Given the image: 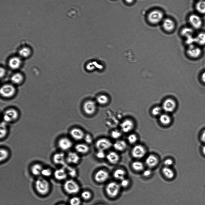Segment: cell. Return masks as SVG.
I'll return each instance as SVG.
<instances>
[{
	"mask_svg": "<svg viewBox=\"0 0 205 205\" xmlns=\"http://www.w3.org/2000/svg\"><path fill=\"white\" fill-rule=\"evenodd\" d=\"M35 187L36 191L39 194L45 195L49 192L50 185L47 179L44 178H40L35 181Z\"/></svg>",
	"mask_w": 205,
	"mask_h": 205,
	"instance_id": "obj_1",
	"label": "cell"
},
{
	"mask_svg": "<svg viewBox=\"0 0 205 205\" xmlns=\"http://www.w3.org/2000/svg\"><path fill=\"white\" fill-rule=\"evenodd\" d=\"M63 187L65 191L69 194H77L80 190L79 184L73 179H69L65 181Z\"/></svg>",
	"mask_w": 205,
	"mask_h": 205,
	"instance_id": "obj_2",
	"label": "cell"
},
{
	"mask_svg": "<svg viewBox=\"0 0 205 205\" xmlns=\"http://www.w3.org/2000/svg\"><path fill=\"white\" fill-rule=\"evenodd\" d=\"M120 187V185L116 182H110L107 184L106 187V194L109 197L114 198L119 194Z\"/></svg>",
	"mask_w": 205,
	"mask_h": 205,
	"instance_id": "obj_3",
	"label": "cell"
},
{
	"mask_svg": "<svg viewBox=\"0 0 205 205\" xmlns=\"http://www.w3.org/2000/svg\"><path fill=\"white\" fill-rule=\"evenodd\" d=\"M164 14L163 12L158 10L151 11L148 14V20L150 23L156 24L163 20Z\"/></svg>",
	"mask_w": 205,
	"mask_h": 205,
	"instance_id": "obj_4",
	"label": "cell"
},
{
	"mask_svg": "<svg viewBox=\"0 0 205 205\" xmlns=\"http://www.w3.org/2000/svg\"><path fill=\"white\" fill-rule=\"evenodd\" d=\"M113 145L109 139L103 137L98 139L96 141L95 146L97 150L104 151L111 148Z\"/></svg>",
	"mask_w": 205,
	"mask_h": 205,
	"instance_id": "obj_5",
	"label": "cell"
},
{
	"mask_svg": "<svg viewBox=\"0 0 205 205\" xmlns=\"http://www.w3.org/2000/svg\"><path fill=\"white\" fill-rule=\"evenodd\" d=\"M109 173L107 170L101 169L95 173L94 178L96 182L101 183L107 181L109 179Z\"/></svg>",
	"mask_w": 205,
	"mask_h": 205,
	"instance_id": "obj_6",
	"label": "cell"
},
{
	"mask_svg": "<svg viewBox=\"0 0 205 205\" xmlns=\"http://www.w3.org/2000/svg\"><path fill=\"white\" fill-rule=\"evenodd\" d=\"M73 143L68 137H66L60 138L58 140L57 145L59 148L64 151L70 149L73 146Z\"/></svg>",
	"mask_w": 205,
	"mask_h": 205,
	"instance_id": "obj_7",
	"label": "cell"
},
{
	"mask_svg": "<svg viewBox=\"0 0 205 205\" xmlns=\"http://www.w3.org/2000/svg\"><path fill=\"white\" fill-rule=\"evenodd\" d=\"M146 149L142 145L140 144L134 146L132 149L131 154L134 158L137 159L141 158L145 155Z\"/></svg>",
	"mask_w": 205,
	"mask_h": 205,
	"instance_id": "obj_8",
	"label": "cell"
},
{
	"mask_svg": "<svg viewBox=\"0 0 205 205\" xmlns=\"http://www.w3.org/2000/svg\"><path fill=\"white\" fill-rule=\"evenodd\" d=\"M188 21L193 29H199L202 26L203 21L202 19L196 14H191L188 18Z\"/></svg>",
	"mask_w": 205,
	"mask_h": 205,
	"instance_id": "obj_9",
	"label": "cell"
},
{
	"mask_svg": "<svg viewBox=\"0 0 205 205\" xmlns=\"http://www.w3.org/2000/svg\"><path fill=\"white\" fill-rule=\"evenodd\" d=\"M176 106V101L173 99L168 98L164 101L162 109L167 113H170L173 111L175 109Z\"/></svg>",
	"mask_w": 205,
	"mask_h": 205,
	"instance_id": "obj_10",
	"label": "cell"
},
{
	"mask_svg": "<svg viewBox=\"0 0 205 205\" xmlns=\"http://www.w3.org/2000/svg\"><path fill=\"white\" fill-rule=\"evenodd\" d=\"M80 160L79 154L75 151L69 152L66 156V162L70 164H77Z\"/></svg>",
	"mask_w": 205,
	"mask_h": 205,
	"instance_id": "obj_11",
	"label": "cell"
},
{
	"mask_svg": "<svg viewBox=\"0 0 205 205\" xmlns=\"http://www.w3.org/2000/svg\"><path fill=\"white\" fill-rule=\"evenodd\" d=\"M186 52L188 55L193 58H198L202 53L201 49L194 44L189 45Z\"/></svg>",
	"mask_w": 205,
	"mask_h": 205,
	"instance_id": "obj_12",
	"label": "cell"
},
{
	"mask_svg": "<svg viewBox=\"0 0 205 205\" xmlns=\"http://www.w3.org/2000/svg\"><path fill=\"white\" fill-rule=\"evenodd\" d=\"M83 109L84 112L87 114L92 115L95 113L96 110V103L93 101L88 100L84 104Z\"/></svg>",
	"mask_w": 205,
	"mask_h": 205,
	"instance_id": "obj_13",
	"label": "cell"
},
{
	"mask_svg": "<svg viewBox=\"0 0 205 205\" xmlns=\"http://www.w3.org/2000/svg\"><path fill=\"white\" fill-rule=\"evenodd\" d=\"M69 134L71 137L76 141H79L83 139L85 134L81 129L74 128L71 130Z\"/></svg>",
	"mask_w": 205,
	"mask_h": 205,
	"instance_id": "obj_14",
	"label": "cell"
},
{
	"mask_svg": "<svg viewBox=\"0 0 205 205\" xmlns=\"http://www.w3.org/2000/svg\"><path fill=\"white\" fill-rule=\"evenodd\" d=\"M15 89L11 85L6 84L3 86L0 89L1 95L5 97H10L15 93Z\"/></svg>",
	"mask_w": 205,
	"mask_h": 205,
	"instance_id": "obj_15",
	"label": "cell"
},
{
	"mask_svg": "<svg viewBox=\"0 0 205 205\" xmlns=\"http://www.w3.org/2000/svg\"><path fill=\"white\" fill-rule=\"evenodd\" d=\"M18 116L16 110L11 109L7 110L4 113L3 118L6 122H10L16 120Z\"/></svg>",
	"mask_w": 205,
	"mask_h": 205,
	"instance_id": "obj_16",
	"label": "cell"
},
{
	"mask_svg": "<svg viewBox=\"0 0 205 205\" xmlns=\"http://www.w3.org/2000/svg\"><path fill=\"white\" fill-rule=\"evenodd\" d=\"M106 158L109 163L113 165L117 164L120 160L119 154L114 151H111L107 154Z\"/></svg>",
	"mask_w": 205,
	"mask_h": 205,
	"instance_id": "obj_17",
	"label": "cell"
},
{
	"mask_svg": "<svg viewBox=\"0 0 205 205\" xmlns=\"http://www.w3.org/2000/svg\"><path fill=\"white\" fill-rule=\"evenodd\" d=\"M134 124L133 121L129 119L124 120L121 123L120 126L121 131L125 133L131 131L134 127Z\"/></svg>",
	"mask_w": 205,
	"mask_h": 205,
	"instance_id": "obj_18",
	"label": "cell"
},
{
	"mask_svg": "<svg viewBox=\"0 0 205 205\" xmlns=\"http://www.w3.org/2000/svg\"><path fill=\"white\" fill-rule=\"evenodd\" d=\"M74 149L79 154L85 155L89 152L90 148L88 145L85 143H79L75 145Z\"/></svg>",
	"mask_w": 205,
	"mask_h": 205,
	"instance_id": "obj_19",
	"label": "cell"
},
{
	"mask_svg": "<svg viewBox=\"0 0 205 205\" xmlns=\"http://www.w3.org/2000/svg\"><path fill=\"white\" fill-rule=\"evenodd\" d=\"M53 174L55 178L59 181L65 180L68 176L67 171L63 168L56 170Z\"/></svg>",
	"mask_w": 205,
	"mask_h": 205,
	"instance_id": "obj_20",
	"label": "cell"
},
{
	"mask_svg": "<svg viewBox=\"0 0 205 205\" xmlns=\"http://www.w3.org/2000/svg\"><path fill=\"white\" fill-rule=\"evenodd\" d=\"M53 161L56 164L63 165L66 162V157L63 152H57L53 155Z\"/></svg>",
	"mask_w": 205,
	"mask_h": 205,
	"instance_id": "obj_21",
	"label": "cell"
},
{
	"mask_svg": "<svg viewBox=\"0 0 205 205\" xmlns=\"http://www.w3.org/2000/svg\"><path fill=\"white\" fill-rule=\"evenodd\" d=\"M162 27L167 32H171L173 30L175 27L174 22L171 19L166 18L162 21Z\"/></svg>",
	"mask_w": 205,
	"mask_h": 205,
	"instance_id": "obj_22",
	"label": "cell"
},
{
	"mask_svg": "<svg viewBox=\"0 0 205 205\" xmlns=\"http://www.w3.org/2000/svg\"><path fill=\"white\" fill-rule=\"evenodd\" d=\"M159 160L158 158L155 155L150 154L146 158L145 162L147 165L150 167H153L158 164Z\"/></svg>",
	"mask_w": 205,
	"mask_h": 205,
	"instance_id": "obj_23",
	"label": "cell"
},
{
	"mask_svg": "<svg viewBox=\"0 0 205 205\" xmlns=\"http://www.w3.org/2000/svg\"><path fill=\"white\" fill-rule=\"evenodd\" d=\"M114 149L117 151L122 152L127 148V145L126 142L123 140H119L116 141L113 145Z\"/></svg>",
	"mask_w": 205,
	"mask_h": 205,
	"instance_id": "obj_24",
	"label": "cell"
},
{
	"mask_svg": "<svg viewBox=\"0 0 205 205\" xmlns=\"http://www.w3.org/2000/svg\"><path fill=\"white\" fill-rule=\"evenodd\" d=\"M44 167L40 163H35L32 165L30 167L31 173L33 175L38 176L41 175V173Z\"/></svg>",
	"mask_w": 205,
	"mask_h": 205,
	"instance_id": "obj_25",
	"label": "cell"
},
{
	"mask_svg": "<svg viewBox=\"0 0 205 205\" xmlns=\"http://www.w3.org/2000/svg\"><path fill=\"white\" fill-rule=\"evenodd\" d=\"M126 175V171L123 169L119 168L116 169L113 173V176L116 179L121 181L125 179Z\"/></svg>",
	"mask_w": 205,
	"mask_h": 205,
	"instance_id": "obj_26",
	"label": "cell"
},
{
	"mask_svg": "<svg viewBox=\"0 0 205 205\" xmlns=\"http://www.w3.org/2000/svg\"><path fill=\"white\" fill-rule=\"evenodd\" d=\"M21 63L20 59L18 57H14L11 58L9 61V65L12 69H16L18 68Z\"/></svg>",
	"mask_w": 205,
	"mask_h": 205,
	"instance_id": "obj_27",
	"label": "cell"
},
{
	"mask_svg": "<svg viewBox=\"0 0 205 205\" xmlns=\"http://www.w3.org/2000/svg\"><path fill=\"white\" fill-rule=\"evenodd\" d=\"M162 172L164 176L168 179H172L174 177V172L170 167H164L162 169Z\"/></svg>",
	"mask_w": 205,
	"mask_h": 205,
	"instance_id": "obj_28",
	"label": "cell"
},
{
	"mask_svg": "<svg viewBox=\"0 0 205 205\" xmlns=\"http://www.w3.org/2000/svg\"><path fill=\"white\" fill-rule=\"evenodd\" d=\"M195 43L200 45H205V32H200L194 37Z\"/></svg>",
	"mask_w": 205,
	"mask_h": 205,
	"instance_id": "obj_29",
	"label": "cell"
},
{
	"mask_svg": "<svg viewBox=\"0 0 205 205\" xmlns=\"http://www.w3.org/2000/svg\"><path fill=\"white\" fill-rule=\"evenodd\" d=\"M159 120L161 123L164 125H169L171 122V118L167 114H163L159 116Z\"/></svg>",
	"mask_w": 205,
	"mask_h": 205,
	"instance_id": "obj_30",
	"label": "cell"
},
{
	"mask_svg": "<svg viewBox=\"0 0 205 205\" xmlns=\"http://www.w3.org/2000/svg\"><path fill=\"white\" fill-rule=\"evenodd\" d=\"M196 10L199 13L205 14V1H200L198 2L195 5Z\"/></svg>",
	"mask_w": 205,
	"mask_h": 205,
	"instance_id": "obj_31",
	"label": "cell"
},
{
	"mask_svg": "<svg viewBox=\"0 0 205 205\" xmlns=\"http://www.w3.org/2000/svg\"><path fill=\"white\" fill-rule=\"evenodd\" d=\"M10 153L9 150L4 148H1L0 150V161L3 162L8 159Z\"/></svg>",
	"mask_w": 205,
	"mask_h": 205,
	"instance_id": "obj_32",
	"label": "cell"
},
{
	"mask_svg": "<svg viewBox=\"0 0 205 205\" xmlns=\"http://www.w3.org/2000/svg\"><path fill=\"white\" fill-rule=\"evenodd\" d=\"M0 132V139H3L7 136L8 133L6 122H4L1 123Z\"/></svg>",
	"mask_w": 205,
	"mask_h": 205,
	"instance_id": "obj_33",
	"label": "cell"
},
{
	"mask_svg": "<svg viewBox=\"0 0 205 205\" xmlns=\"http://www.w3.org/2000/svg\"><path fill=\"white\" fill-rule=\"evenodd\" d=\"M131 167L134 170L139 172L143 170L144 167L143 163L139 161H135L131 164Z\"/></svg>",
	"mask_w": 205,
	"mask_h": 205,
	"instance_id": "obj_34",
	"label": "cell"
},
{
	"mask_svg": "<svg viewBox=\"0 0 205 205\" xmlns=\"http://www.w3.org/2000/svg\"><path fill=\"white\" fill-rule=\"evenodd\" d=\"M23 77L22 75L19 73L14 74L11 77L12 82L15 84H18L20 83L23 81Z\"/></svg>",
	"mask_w": 205,
	"mask_h": 205,
	"instance_id": "obj_35",
	"label": "cell"
},
{
	"mask_svg": "<svg viewBox=\"0 0 205 205\" xmlns=\"http://www.w3.org/2000/svg\"><path fill=\"white\" fill-rule=\"evenodd\" d=\"M194 33L193 29L190 27H185L181 31V33L182 36L186 38L192 36Z\"/></svg>",
	"mask_w": 205,
	"mask_h": 205,
	"instance_id": "obj_36",
	"label": "cell"
},
{
	"mask_svg": "<svg viewBox=\"0 0 205 205\" xmlns=\"http://www.w3.org/2000/svg\"><path fill=\"white\" fill-rule=\"evenodd\" d=\"M96 100L99 104L101 105H105L108 102L109 98L105 95H101L97 97Z\"/></svg>",
	"mask_w": 205,
	"mask_h": 205,
	"instance_id": "obj_37",
	"label": "cell"
},
{
	"mask_svg": "<svg viewBox=\"0 0 205 205\" xmlns=\"http://www.w3.org/2000/svg\"><path fill=\"white\" fill-rule=\"evenodd\" d=\"M31 53V50L28 47H24L21 49L19 51V55L22 57H28Z\"/></svg>",
	"mask_w": 205,
	"mask_h": 205,
	"instance_id": "obj_38",
	"label": "cell"
},
{
	"mask_svg": "<svg viewBox=\"0 0 205 205\" xmlns=\"http://www.w3.org/2000/svg\"><path fill=\"white\" fill-rule=\"evenodd\" d=\"M122 135L121 132L118 130H113L111 131L110 133L111 137L115 140L119 139L121 137Z\"/></svg>",
	"mask_w": 205,
	"mask_h": 205,
	"instance_id": "obj_39",
	"label": "cell"
},
{
	"mask_svg": "<svg viewBox=\"0 0 205 205\" xmlns=\"http://www.w3.org/2000/svg\"><path fill=\"white\" fill-rule=\"evenodd\" d=\"M53 174V171L50 168H44L41 172V175L44 177H47L50 176Z\"/></svg>",
	"mask_w": 205,
	"mask_h": 205,
	"instance_id": "obj_40",
	"label": "cell"
},
{
	"mask_svg": "<svg viewBox=\"0 0 205 205\" xmlns=\"http://www.w3.org/2000/svg\"><path fill=\"white\" fill-rule=\"evenodd\" d=\"M67 172L68 175L72 178L75 177L77 176V173L76 170L72 167H68Z\"/></svg>",
	"mask_w": 205,
	"mask_h": 205,
	"instance_id": "obj_41",
	"label": "cell"
},
{
	"mask_svg": "<svg viewBox=\"0 0 205 205\" xmlns=\"http://www.w3.org/2000/svg\"><path fill=\"white\" fill-rule=\"evenodd\" d=\"M137 140V137L136 134H129L127 137V140L130 144H134L135 143Z\"/></svg>",
	"mask_w": 205,
	"mask_h": 205,
	"instance_id": "obj_42",
	"label": "cell"
},
{
	"mask_svg": "<svg viewBox=\"0 0 205 205\" xmlns=\"http://www.w3.org/2000/svg\"><path fill=\"white\" fill-rule=\"evenodd\" d=\"M80 198L77 197H72L69 201L70 205H80Z\"/></svg>",
	"mask_w": 205,
	"mask_h": 205,
	"instance_id": "obj_43",
	"label": "cell"
},
{
	"mask_svg": "<svg viewBox=\"0 0 205 205\" xmlns=\"http://www.w3.org/2000/svg\"><path fill=\"white\" fill-rule=\"evenodd\" d=\"M162 110V108L160 107H155L152 109V113L154 116H160L161 115Z\"/></svg>",
	"mask_w": 205,
	"mask_h": 205,
	"instance_id": "obj_44",
	"label": "cell"
},
{
	"mask_svg": "<svg viewBox=\"0 0 205 205\" xmlns=\"http://www.w3.org/2000/svg\"><path fill=\"white\" fill-rule=\"evenodd\" d=\"M83 140L85 143L88 145L92 143L93 140L92 137L89 134H85Z\"/></svg>",
	"mask_w": 205,
	"mask_h": 205,
	"instance_id": "obj_45",
	"label": "cell"
},
{
	"mask_svg": "<svg viewBox=\"0 0 205 205\" xmlns=\"http://www.w3.org/2000/svg\"><path fill=\"white\" fill-rule=\"evenodd\" d=\"M106 155L104 151L101 150H97L95 153L96 157L99 159H102L106 158Z\"/></svg>",
	"mask_w": 205,
	"mask_h": 205,
	"instance_id": "obj_46",
	"label": "cell"
},
{
	"mask_svg": "<svg viewBox=\"0 0 205 205\" xmlns=\"http://www.w3.org/2000/svg\"><path fill=\"white\" fill-rule=\"evenodd\" d=\"M81 196L83 199L85 200H88L91 198L92 194L89 191H85L82 193Z\"/></svg>",
	"mask_w": 205,
	"mask_h": 205,
	"instance_id": "obj_47",
	"label": "cell"
},
{
	"mask_svg": "<svg viewBox=\"0 0 205 205\" xmlns=\"http://www.w3.org/2000/svg\"><path fill=\"white\" fill-rule=\"evenodd\" d=\"M130 183L129 180L125 178V179L120 181V184L121 187L125 188L128 186Z\"/></svg>",
	"mask_w": 205,
	"mask_h": 205,
	"instance_id": "obj_48",
	"label": "cell"
},
{
	"mask_svg": "<svg viewBox=\"0 0 205 205\" xmlns=\"http://www.w3.org/2000/svg\"><path fill=\"white\" fill-rule=\"evenodd\" d=\"M164 163L165 166L170 167L173 164V161L171 159L168 158L166 159L164 161Z\"/></svg>",
	"mask_w": 205,
	"mask_h": 205,
	"instance_id": "obj_49",
	"label": "cell"
},
{
	"mask_svg": "<svg viewBox=\"0 0 205 205\" xmlns=\"http://www.w3.org/2000/svg\"><path fill=\"white\" fill-rule=\"evenodd\" d=\"M152 172L150 170L147 169L145 170L143 173V175L146 177L149 176L151 174Z\"/></svg>",
	"mask_w": 205,
	"mask_h": 205,
	"instance_id": "obj_50",
	"label": "cell"
},
{
	"mask_svg": "<svg viewBox=\"0 0 205 205\" xmlns=\"http://www.w3.org/2000/svg\"><path fill=\"white\" fill-rule=\"evenodd\" d=\"M200 139L203 142L205 143V130L203 131L201 134Z\"/></svg>",
	"mask_w": 205,
	"mask_h": 205,
	"instance_id": "obj_51",
	"label": "cell"
},
{
	"mask_svg": "<svg viewBox=\"0 0 205 205\" xmlns=\"http://www.w3.org/2000/svg\"><path fill=\"white\" fill-rule=\"evenodd\" d=\"M5 73V70L3 68H0V77H3Z\"/></svg>",
	"mask_w": 205,
	"mask_h": 205,
	"instance_id": "obj_52",
	"label": "cell"
},
{
	"mask_svg": "<svg viewBox=\"0 0 205 205\" xmlns=\"http://www.w3.org/2000/svg\"><path fill=\"white\" fill-rule=\"evenodd\" d=\"M201 79L205 83V72L202 75Z\"/></svg>",
	"mask_w": 205,
	"mask_h": 205,
	"instance_id": "obj_53",
	"label": "cell"
},
{
	"mask_svg": "<svg viewBox=\"0 0 205 205\" xmlns=\"http://www.w3.org/2000/svg\"><path fill=\"white\" fill-rule=\"evenodd\" d=\"M202 152L205 155V144L202 147Z\"/></svg>",
	"mask_w": 205,
	"mask_h": 205,
	"instance_id": "obj_54",
	"label": "cell"
},
{
	"mask_svg": "<svg viewBox=\"0 0 205 205\" xmlns=\"http://www.w3.org/2000/svg\"><path fill=\"white\" fill-rule=\"evenodd\" d=\"M57 205H66L64 204H59Z\"/></svg>",
	"mask_w": 205,
	"mask_h": 205,
	"instance_id": "obj_55",
	"label": "cell"
}]
</instances>
